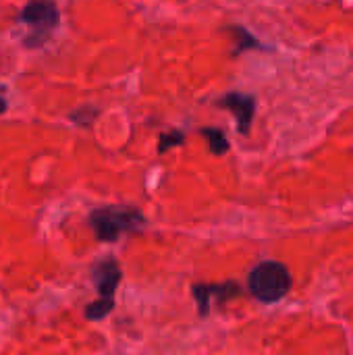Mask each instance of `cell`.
<instances>
[{"mask_svg":"<svg viewBox=\"0 0 353 355\" xmlns=\"http://www.w3.org/2000/svg\"><path fill=\"white\" fill-rule=\"evenodd\" d=\"M87 220L96 239L102 243H114L119 237L146 227V216L133 206H102L92 210Z\"/></svg>","mask_w":353,"mask_h":355,"instance_id":"6da1fadb","label":"cell"},{"mask_svg":"<svg viewBox=\"0 0 353 355\" xmlns=\"http://www.w3.org/2000/svg\"><path fill=\"white\" fill-rule=\"evenodd\" d=\"M293 285V277L289 268L279 260H264L256 264L248 277V289L252 297L262 304H277L281 302Z\"/></svg>","mask_w":353,"mask_h":355,"instance_id":"7a4b0ae2","label":"cell"},{"mask_svg":"<svg viewBox=\"0 0 353 355\" xmlns=\"http://www.w3.org/2000/svg\"><path fill=\"white\" fill-rule=\"evenodd\" d=\"M19 23L27 27L25 46L42 48L60 23V12L54 0H27L19 12Z\"/></svg>","mask_w":353,"mask_h":355,"instance_id":"3957f363","label":"cell"},{"mask_svg":"<svg viewBox=\"0 0 353 355\" xmlns=\"http://www.w3.org/2000/svg\"><path fill=\"white\" fill-rule=\"evenodd\" d=\"M191 295L198 304V314L200 316H208L210 308H212V297L218 300V304H227L233 297L241 295V289L237 283L233 281H225V283H196L191 287Z\"/></svg>","mask_w":353,"mask_h":355,"instance_id":"277c9868","label":"cell"},{"mask_svg":"<svg viewBox=\"0 0 353 355\" xmlns=\"http://www.w3.org/2000/svg\"><path fill=\"white\" fill-rule=\"evenodd\" d=\"M221 108L229 110L235 121H237V129L241 135H248L252 129V121L256 114V98L252 94H243V92H229L223 98H218L216 102Z\"/></svg>","mask_w":353,"mask_h":355,"instance_id":"5b68a950","label":"cell"},{"mask_svg":"<svg viewBox=\"0 0 353 355\" xmlns=\"http://www.w3.org/2000/svg\"><path fill=\"white\" fill-rule=\"evenodd\" d=\"M121 279H123V272H121V266L114 258L100 260L92 268V281H94L100 297H114V291H117Z\"/></svg>","mask_w":353,"mask_h":355,"instance_id":"8992f818","label":"cell"},{"mask_svg":"<svg viewBox=\"0 0 353 355\" xmlns=\"http://www.w3.org/2000/svg\"><path fill=\"white\" fill-rule=\"evenodd\" d=\"M231 31H233V35H235V50H233V54H241V52H246V50H252V48H258V50H266V46L252 33V31H248L246 27H241V25H235V27H231Z\"/></svg>","mask_w":353,"mask_h":355,"instance_id":"52a82bcc","label":"cell"},{"mask_svg":"<svg viewBox=\"0 0 353 355\" xmlns=\"http://www.w3.org/2000/svg\"><path fill=\"white\" fill-rule=\"evenodd\" d=\"M200 133L208 139V148H210V152L214 156H223V154L229 152V139H227L223 129H218V127H202Z\"/></svg>","mask_w":353,"mask_h":355,"instance_id":"ba28073f","label":"cell"},{"mask_svg":"<svg viewBox=\"0 0 353 355\" xmlns=\"http://www.w3.org/2000/svg\"><path fill=\"white\" fill-rule=\"evenodd\" d=\"M112 310H114V297H98L85 308V318L89 322H98L104 320Z\"/></svg>","mask_w":353,"mask_h":355,"instance_id":"9c48e42d","label":"cell"},{"mask_svg":"<svg viewBox=\"0 0 353 355\" xmlns=\"http://www.w3.org/2000/svg\"><path fill=\"white\" fill-rule=\"evenodd\" d=\"M98 114H100V110L96 106H79L77 110H73L69 114V119L79 127H92V123L96 121Z\"/></svg>","mask_w":353,"mask_h":355,"instance_id":"30bf717a","label":"cell"},{"mask_svg":"<svg viewBox=\"0 0 353 355\" xmlns=\"http://www.w3.org/2000/svg\"><path fill=\"white\" fill-rule=\"evenodd\" d=\"M185 144V133L179 131V129H173L169 133H162L160 139H158V154H164L173 148H179Z\"/></svg>","mask_w":353,"mask_h":355,"instance_id":"8fae6325","label":"cell"},{"mask_svg":"<svg viewBox=\"0 0 353 355\" xmlns=\"http://www.w3.org/2000/svg\"><path fill=\"white\" fill-rule=\"evenodd\" d=\"M6 108H8V102H6V98H4V96H0V114H4V112H6Z\"/></svg>","mask_w":353,"mask_h":355,"instance_id":"7c38bea8","label":"cell"}]
</instances>
